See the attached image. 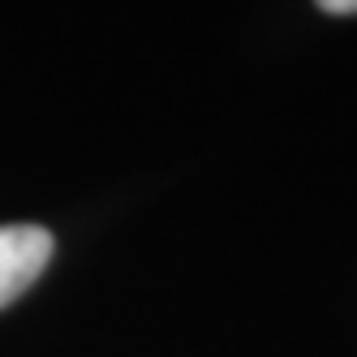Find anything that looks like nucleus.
<instances>
[{
	"label": "nucleus",
	"instance_id": "2",
	"mask_svg": "<svg viewBox=\"0 0 357 357\" xmlns=\"http://www.w3.org/2000/svg\"><path fill=\"white\" fill-rule=\"evenodd\" d=\"M323 13H357V0H314Z\"/></svg>",
	"mask_w": 357,
	"mask_h": 357
},
{
	"label": "nucleus",
	"instance_id": "1",
	"mask_svg": "<svg viewBox=\"0 0 357 357\" xmlns=\"http://www.w3.org/2000/svg\"><path fill=\"white\" fill-rule=\"evenodd\" d=\"M52 233L39 224H5L0 228V310L13 305L52 259Z\"/></svg>",
	"mask_w": 357,
	"mask_h": 357
}]
</instances>
